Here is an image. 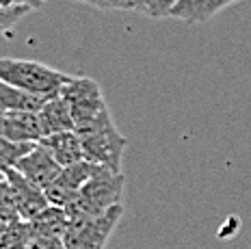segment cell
<instances>
[{
	"instance_id": "7",
	"label": "cell",
	"mask_w": 251,
	"mask_h": 249,
	"mask_svg": "<svg viewBox=\"0 0 251 249\" xmlns=\"http://www.w3.org/2000/svg\"><path fill=\"white\" fill-rule=\"evenodd\" d=\"M13 169H18L28 182H33L39 189H48V186L59 178L61 174V165L54 160V156L50 154V149L44 143H35L26 156L20 158V163Z\"/></svg>"
},
{
	"instance_id": "3",
	"label": "cell",
	"mask_w": 251,
	"mask_h": 249,
	"mask_svg": "<svg viewBox=\"0 0 251 249\" xmlns=\"http://www.w3.org/2000/svg\"><path fill=\"white\" fill-rule=\"evenodd\" d=\"M72 76L28 59H0V80L41 98L59 96Z\"/></svg>"
},
{
	"instance_id": "15",
	"label": "cell",
	"mask_w": 251,
	"mask_h": 249,
	"mask_svg": "<svg viewBox=\"0 0 251 249\" xmlns=\"http://www.w3.org/2000/svg\"><path fill=\"white\" fill-rule=\"evenodd\" d=\"M30 241H33L30 223L24 219H15L7 223V230L0 236V249H28Z\"/></svg>"
},
{
	"instance_id": "5",
	"label": "cell",
	"mask_w": 251,
	"mask_h": 249,
	"mask_svg": "<svg viewBox=\"0 0 251 249\" xmlns=\"http://www.w3.org/2000/svg\"><path fill=\"white\" fill-rule=\"evenodd\" d=\"M124 215V206H115L108 212L93 219L70 221L63 243L67 249H104Z\"/></svg>"
},
{
	"instance_id": "1",
	"label": "cell",
	"mask_w": 251,
	"mask_h": 249,
	"mask_svg": "<svg viewBox=\"0 0 251 249\" xmlns=\"http://www.w3.org/2000/svg\"><path fill=\"white\" fill-rule=\"evenodd\" d=\"M124 182V174H113L111 169L100 167L98 174L80 189V193L65 206L70 221L93 219V217L108 212L115 206H122Z\"/></svg>"
},
{
	"instance_id": "24",
	"label": "cell",
	"mask_w": 251,
	"mask_h": 249,
	"mask_svg": "<svg viewBox=\"0 0 251 249\" xmlns=\"http://www.w3.org/2000/svg\"><path fill=\"white\" fill-rule=\"evenodd\" d=\"M4 180H7V174H4V171H2V169H0V184H2V182H4Z\"/></svg>"
},
{
	"instance_id": "10",
	"label": "cell",
	"mask_w": 251,
	"mask_h": 249,
	"mask_svg": "<svg viewBox=\"0 0 251 249\" xmlns=\"http://www.w3.org/2000/svg\"><path fill=\"white\" fill-rule=\"evenodd\" d=\"M240 2V0H180L176 4V9L171 11V18L180 20L184 24L197 26L208 20H212L214 15L223 9L232 7V4Z\"/></svg>"
},
{
	"instance_id": "20",
	"label": "cell",
	"mask_w": 251,
	"mask_h": 249,
	"mask_svg": "<svg viewBox=\"0 0 251 249\" xmlns=\"http://www.w3.org/2000/svg\"><path fill=\"white\" fill-rule=\"evenodd\" d=\"M76 2L96 7L100 11H130V9H134V0H76Z\"/></svg>"
},
{
	"instance_id": "22",
	"label": "cell",
	"mask_w": 251,
	"mask_h": 249,
	"mask_svg": "<svg viewBox=\"0 0 251 249\" xmlns=\"http://www.w3.org/2000/svg\"><path fill=\"white\" fill-rule=\"evenodd\" d=\"M20 2H28V0H0V9H9V7H15Z\"/></svg>"
},
{
	"instance_id": "21",
	"label": "cell",
	"mask_w": 251,
	"mask_h": 249,
	"mask_svg": "<svg viewBox=\"0 0 251 249\" xmlns=\"http://www.w3.org/2000/svg\"><path fill=\"white\" fill-rule=\"evenodd\" d=\"M28 249H67L63 238H33Z\"/></svg>"
},
{
	"instance_id": "16",
	"label": "cell",
	"mask_w": 251,
	"mask_h": 249,
	"mask_svg": "<svg viewBox=\"0 0 251 249\" xmlns=\"http://www.w3.org/2000/svg\"><path fill=\"white\" fill-rule=\"evenodd\" d=\"M35 143H15L9 141V139L0 137V169L7 174L9 169H13L15 165L20 163V158L26 156V154L33 149Z\"/></svg>"
},
{
	"instance_id": "6",
	"label": "cell",
	"mask_w": 251,
	"mask_h": 249,
	"mask_svg": "<svg viewBox=\"0 0 251 249\" xmlns=\"http://www.w3.org/2000/svg\"><path fill=\"white\" fill-rule=\"evenodd\" d=\"M98 169H100V165H93V163H89V160L70 165V167H63L59 178L46 189V197H48L50 206L65 208V206L80 193L82 186L98 174Z\"/></svg>"
},
{
	"instance_id": "2",
	"label": "cell",
	"mask_w": 251,
	"mask_h": 249,
	"mask_svg": "<svg viewBox=\"0 0 251 249\" xmlns=\"http://www.w3.org/2000/svg\"><path fill=\"white\" fill-rule=\"evenodd\" d=\"M76 132L82 141L85 160L111 169L113 174H122V156L128 145V139L117 130L111 111L104 113L89 126L78 128Z\"/></svg>"
},
{
	"instance_id": "12",
	"label": "cell",
	"mask_w": 251,
	"mask_h": 249,
	"mask_svg": "<svg viewBox=\"0 0 251 249\" xmlns=\"http://www.w3.org/2000/svg\"><path fill=\"white\" fill-rule=\"evenodd\" d=\"M41 143L50 149V154L61 167H70V165L82 163L85 160V149H82V141L76 130L70 132H59L52 137H44Z\"/></svg>"
},
{
	"instance_id": "18",
	"label": "cell",
	"mask_w": 251,
	"mask_h": 249,
	"mask_svg": "<svg viewBox=\"0 0 251 249\" xmlns=\"http://www.w3.org/2000/svg\"><path fill=\"white\" fill-rule=\"evenodd\" d=\"M39 7L37 0H28V2H20L15 7H9V9H0V35L7 33L13 24H18L24 15H28L30 11Z\"/></svg>"
},
{
	"instance_id": "11",
	"label": "cell",
	"mask_w": 251,
	"mask_h": 249,
	"mask_svg": "<svg viewBox=\"0 0 251 249\" xmlns=\"http://www.w3.org/2000/svg\"><path fill=\"white\" fill-rule=\"evenodd\" d=\"M37 115H39V124H41V130H44V137L76 130L72 111H70V106H67L65 98H63L61 93L54 98H50V100L41 106V111Z\"/></svg>"
},
{
	"instance_id": "13",
	"label": "cell",
	"mask_w": 251,
	"mask_h": 249,
	"mask_svg": "<svg viewBox=\"0 0 251 249\" xmlns=\"http://www.w3.org/2000/svg\"><path fill=\"white\" fill-rule=\"evenodd\" d=\"M28 223L33 230V238H63L70 227V217H67L65 208L48 206Z\"/></svg>"
},
{
	"instance_id": "8",
	"label": "cell",
	"mask_w": 251,
	"mask_h": 249,
	"mask_svg": "<svg viewBox=\"0 0 251 249\" xmlns=\"http://www.w3.org/2000/svg\"><path fill=\"white\" fill-rule=\"evenodd\" d=\"M7 182L11 184V191L15 195L20 219L33 221L39 212H44L50 206L48 197H46V191L39 189V186H35L33 182H28L18 169L7 171Z\"/></svg>"
},
{
	"instance_id": "23",
	"label": "cell",
	"mask_w": 251,
	"mask_h": 249,
	"mask_svg": "<svg viewBox=\"0 0 251 249\" xmlns=\"http://www.w3.org/2000/svg\"><path fill=\"white\" fill-rule=\"evenodd\" d=\"M4 230H7V223H4V221H0V236L4 234Z\"/></svg>"
},
{
	"instance_id": "19",
	"label": "cell",
	"mask_w": 251,
	"mask_h": 249,
	"mask_svg": "<svg viewBox=\"0 0 251 249\" xmlns=\"http://www.w3.org/2000/svg\"><path fill=\"white\" fill-rule=\"evenodd\" d=\"M15 219H20L18 204H15V195L11 191V184L4 180V182L0 184V221L11 223Z\"/></svg>"
},
{
	"instance_id": "14",
	"label": "cell",
	"mask_w": 251,
	"mask_h": 249,
	"mask_svg": "<svg viewBox=\"0 0 251 249\" xmlns=\"http://www.w3.org/2000/svg\"><path fill=\"white\" fill-rule=\"evenodd\" d=\"M48 100L50 98L35 96V93L22 91V89H18V87L9 85V82L0 80V113H13V111L39 113L41 106Z\"/></svg>"
},
{
	"instance_id": "9",
	"label": "cell",
	"mask_w": 251,
	"mask_h": 249,
	"mask_svg": "<svg viewBox=\"0 0 251 249\" xmlns=\"http://www.w3.org/2000/svg\"><path fill=\"white\" fill-rule=\"evenodd\" d=\"M0 137L15 143H39L44 139L39 115L30 111L0 113Z\"/></svg>"
},
{
	"instance_id": "17",
	"label": "cell",
	"mask_w": 251,
	"mask_h": 249,
	"mask_svg": "<svg viewBox=\"0 0 251 249\" xmlns=\"http://www.w3.org/2000/svg\"><path fill=\"white\" fill-rule=\"evenodd\" d=\"M180 0H134V11L148 15V18H171V11Z\"/></svg>"
},
{
	"instance_id": "4",
	"label": "cell",
	"mask_w": 251,
	"mask_h": 249,
	"mask_svg": "<svg viewBox=\"0 0 251 249\" xmlns=\"http://www.w3.org/2000/svg\"><path fill=\"white\" fill-rule=\"evenodd\" d=\"M61 96L65 98L67 106L74 117L76 130L82 126H89L108 113V104L104 100V93L98 85V80L89 78V76H72L70 82L61 89Z\"/></svg>"
}]
</instances>
